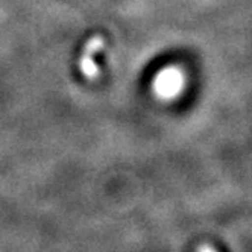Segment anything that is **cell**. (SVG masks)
I'll list each match as a JSON object with an SVG mask.
<instances>
[{
	"instance_id": "obj_1",
	"label": "cell",
	"mask_w": 252,
	"mask_h": 252,
	"mask_svg": "<svg viewBox=\"0 0 252 252\" xmlns=\"http://www.w3.org/2000/svg\"><path fill=\"white\" fill-rule=\"evenodd\" d=\"M197 252H218V251H216L214 248H211V246H207L205 245V246H201Z\"/></svg>"
}]
</instances>
